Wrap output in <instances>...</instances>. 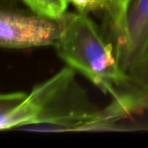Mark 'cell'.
I'll return each mask as SVG.
<instances>
[{
	"label": "cell",
	"mask_w": 148,
	"mask_h": 148,
	"mask_svg": "<svg viewBox=\"0 0 148 148\" xmlns=\"http://www.w3.org/2000/svg\"><path fill=\"white\" fill-rule=\"evenodd\" d=\"M60 22L61 31L55 47L66 66L112 97L132 86L119 64L113 43L104 39L88 14L67 12Z\"/></svg>",
	"instance_id": "obj_2"
},
{
	"label": "cell",
	"mask_w": 148,
	"mask_h": 148,
	"mask_svg": "<svg viewBox=\"0 0 148 148\" xmlns=\"http://www.w3.org/2000/svg\"><path fill=\"white\" fill-rule=\"evenodd\" d=\"M110 1L112 3V8L110 10V11L107 13L108 18L109 21L115 18V16L119 14V12L124 6L127 0H110Z\"/></svg>",
	"instance_id": "obj_8"
},
{
	"label": "cell",
	"mask_w": 148,
	"mask_h": 148,
	"mask_svg": "<svg viewBox=\"0 0 148 148\" xmlns=\"http://www.w3.org/2000/svg\"><path fill=\"white\" fill-rule=\"evenodd\" d=\"M0 129L36 133H68L119 130L125 119L119 103L112 100L95 108L75 79V71L65 66L29 93L3 94L0 97Z\"/></svg>",
	"instance_id": "obj_1"
},
{
	"label": "cell",
	"mask_w": 148,
	"mask_h": 148,
	"mask_svg": "<svg viewBox=\"0 0 148 148\" xmlns=\"http://www.w3.org/2000/svg\"><path fill=\"white\" fill-rule=\"evenodd\" d=\"M111 42L132 86L148 83V0H127L109 21Z\"/></svg>",
	"instance_id": "obj_3"
},
{
	"label": "cell",
	"mask_w": 148,
	"mask_h": 148,
	"mask_svg": "<svg viewBox=\"0 0 148 148\" xmlns=\"http://www.w3.org/2000/svg\"><path fill=\"white\" fill-rule=\"evenodd\" d=\"M68 2L73 4L78 12L84 14L97 10H104L108 13L112 8L110 0H68Z\"/></svg>",
	"instance_id": "obj_6"
},
{
	"label": "cell",
	"mask_w": 148,
	"mask_h": 148,
	"mask_svg": "<svg viewBox=\"0 0 148 148\" xmlns=\"http://www.w3.org/2000/svg\"><path fill=\"white\" fill-rule=\"evenodd\" d=\"M32 11L39 16L61 20L67 13L68 0H22Z\"/></svg>",
	"instance_id": "obj_5"
},
{
	"label": "cell",
	"mask_w": 148,
	"mask_h": 148,
	"mask_svg": "<svg viewBox=\"0 0 148 148\" xmlns=\"http://www.w3.org/2000/svg\"><path fill=\"white\" fill-rule=\"evenodd\" d=\"M60 31V20L9 10H2L0 14V45L4 49L55 45Z\"/></svg>",
	"instance_id": "obj_4"
},
{
	"label": "cell",
	"mask_w": 148,
	"mask_h": 148,
	"mask_svg": "<svg viewBox=\"0 0 148 148\" xmlns=\"http://www.w3.org/2000/svg\"><path fill=\"white\" fill-rule=\"evenodd\" d=\"M127 89L131 95L134 114L148 109V83L140 86H130Z\"/></svg>",
	"instance_id": "obj_7"
}]
</instances>
